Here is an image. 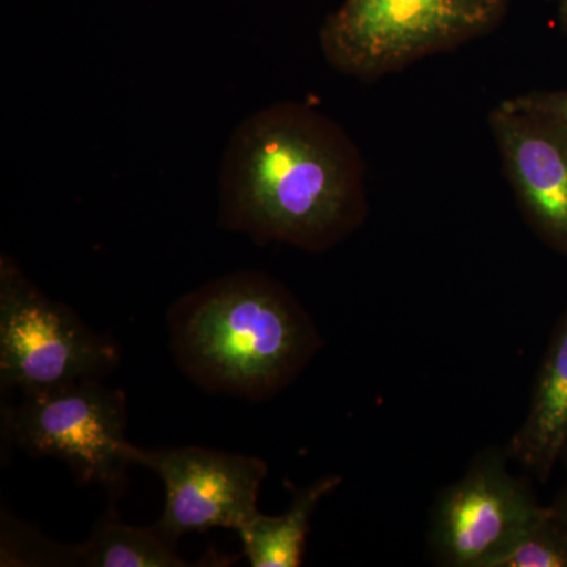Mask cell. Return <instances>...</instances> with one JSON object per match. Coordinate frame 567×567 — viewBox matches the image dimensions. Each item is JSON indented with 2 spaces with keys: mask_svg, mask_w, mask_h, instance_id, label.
I'll return each instance as SVG.
<instances>
[{
  "mask_svg": "<svg viewBox=\"0 0 567 567\" xmlns=\"http://www.w3.org/2000/svg\"><path fill=\"white\" fill-rule=\"evenodd\" d=\"M368 216L365 164L333 118L306 103L254 112L230 134L219 171V226L256 245L323 252Z\"/></svg>",
  "mask_w": 567,
  "mask_h": 567,
  "instance_id": "obj_1",
  "label": "cell"
},
{
  "mask_svg": "<svg viewBox=\"0 0 567 567\" xmlns=\"http://www.w3.org/2000/svg\"><path fill=\"white\" fill-rule=\"evenodd\" d=\"M82 567H188L177 554V543L156 525L132 527L118 516L114 505L96 520L91 537L76 546Z\"/></svg>",
  "mask_w": 567,
  "mask_h": 567,
  "instance_id": "obj_11",
  "label": "cell"
},
{
  "mask_svg": "<svg viewBox=\"0 0 567 567\" xmlns=\"http://www.w3.org/2000/svg\"><path fill=\"white\" fill-rule=\"evenodd\" d=\"M133 465L162 480L166 499L156 528L178 543L189 533L238 532L260 513L259 495L268 466L262 458L203 446H130Z\"/></svg>",
  "mask_w": 567,
  "mask_h": 567,
  "instance_id": "obj_7",
  "label": "cell"
},
{
  "mask_svg": "<svg viewBox=\"0 0 567 567\" xmlns=\"http://www.w3.org/2000/svg\"><path fill=\"white\" fill-rule=\"evenodd\" d=\"M342 477H320L295 495L292 505L281 516L259 513L238 529L244 555L252 567H298L303 561L311 522L324 496L341 486Z\"/></svg>",
  "mask_w": 567,
  "mask_h": 567,
  "instance_id": "obj_10",
  "label": "cell"
},
{
  "mask_svg": "<svg viewBox=\"0 0 567 567\" xmlns=\"http://www.w3.org/2000/svg\"><path fill=\"white\" fill-rule=\"evenodd\" d=\"M2 566H78L76 546H62L2 514Z\"/></svg>",
  "mask_w": 567,
  "mask_h": 567,
  "instance_id": "obj_12",
  "label": "cell"
},
{
  "mask_svg": "<svg viewBox=\"0 0 567 567\" xmlns=\"http://www.w3.org/2000/svg\"><path fill=\"white\" fill-rule=\"evenodd\" d=\"M126 395L103 380L22 395L3 406L2 436L29 456L54 457L69 465L81 484H96L118 499L132 466L126 439Z\"/></svg>",
  "mask_w": 567,
  "mask_h": 567,
  "instance_id": "obj_5",
  "label": "cell"
},
{
  "mask_svg": "<svg viewBox=\"0 0 567 567\" xmlns=\"http://www.w3.org/2000/svg\"><path fill=\"white\" fill-rule=\"evenodd\" d=\"M121 347L41 292L10 254L0 256V385L21 395L104 380Z\"/></svg>",
  "mask_w": 567,
  "mask_h": 567,
  "instance_id": "obj_4",
  "label": "cell"
},
{
  "mask_svg": "<svg viewBox=\"0 0 567 567\" xmlns=\"http://www.w3.org/2000/svg\"><path fill=\"white\" fill-rule=\"evenodd\" d=\"M506 0H344L320 31L339 73L377 81L494 31Z\"/></svg>",
  "mask_w": 567,
  "mask_h": 567,
  "instance_id": "obj_3",
  "label": "cell"
},
{
  "mask_svg": "<svg viewBox=\"0 0 567 567\" xmlns=\"http://www.w3.org/2000/svg\"><path fill=\"white\" fill-rule=\"evenodd\" d=\"M563 461H565V462H566V465H567V450H566L565 457H563Z\"/></svg>",
  "mask_w": 567,
  "mask_h": 567,
  "instance_id": "obj_17",
  "label": "cell"
},
{
  "mask_svg": "<svg viewBox=\"0 0 567 567\" xmlns=\"http://www.w3.org/2000/svg\"><path fill=\"white\" fill-rule=\"evenodd\" d=\"M494 567H567V532L550 507L496 559Z\"/></svg>",
  "mask_w": 567,
  "mask_h": 567,
  "instance_id": "obj_13",
  "label": "cell"
},
{
  "mask_svg": "<svg viewBox=\"0 0 567 567\" xmlns=\"http://www.w3.org/2000/svg\"><path fill=\"white\" fill-rule=\"evenodd\" d=\"M563 14H565V18L567 20V0H566V3H565V9H563Z\"/></svg>",
  "mask_w": 567,
  "mask_h": 567,
  "instance_id": "obj_16",
  "label": "cell"
},
{
  "mask_svg": "<svg viewBox=\"0 0 567 567\" xmlns=\"http://www.w3.org/2000/svg\"><path fill=\"white\" fill-rule=\"evenodd\" d=\"M550 507L551 514L557 518L559 524L563 525V528L567 532V484L563 487V491L559 492L557 499H555L554 505Z\"/></svg>",
  "mask_w": 567,
  "mask_h": 567,
  "instance_id": "obj_15",
  "label": "cell"
},
{
  "mask_svg": "<svg viewBox=\"0 0 567 567\" xmlns=\"http://www.w3.org/2000/svg\"><path fill=\"white\" fill-rule=\"evenodd\" d=\"M567 450V311L537 372L532 404L524 423L505 447L539 481H547Z\"/></svg>",
  "mask_w": 567,
  "mask_h": 567,
  "instance_id": "obj_9",
  "label": "cell"
},
{
  "mask_svg": "<svg viewBox=\"0 0 567 567\" xmlns=\"http://www.w3.org/2000/svg\"><path fill=\"white\" fill-rule=\"evenodd\" d=\"M167 327L183 374L207 393L248 401L292 385L323 346L295 295L256 270L233 271L182 295Z\"/></svg>",
  "mask_w": 567,
  "mask_h": 567,
  "instance_id": "obj_2",
  "label": "cell"
},
{
  "mask_svg": "<svg viewBox=\"0 0 567 567\" xmlns=\"http://www.w3.org/2000/svg\"><path fill=\"white\" fill-rule=\"evenodd\" d=\"M487 122L525 219L547 245L567 256V123L505 100Z\"/></svg>",
  "mask_w": 567,
  "mask_h": 567,
  "instance_id": "obj_8",
  "label": "cell"
},
{
  "mask_svg": "<svg viewBox=\"0 0 567 567\" xmlns=\"http://www.w3.org/2000/svg\"><path fill=\"white\" fill-rule=\"evenodd\" d=\"M506 451L477 454L465 475L440 494L429 547L439 565L494 567L496 559L546 516L525 477L507 468Z\"/></svg>",
  "mask_w": 567,
  "mask_h": 567,
  "instance_id": "obj_6",
  "label": "cell"
},
{
  "mask_svg": "<svg viewBox=\"0 0 567 567\" xmlns=\"http://www.w3.org/2000/svg\"><path fill=\"white\" fill-rule=\"evenodd\" d=\"M511 106L567 123V91L529 92L505 100Z\"/></svg>",
  "mask_w": 567,
  "mask_h": 567,
  "instance_id": "obj_14",
  "label": "cell"
}]
</instances>
